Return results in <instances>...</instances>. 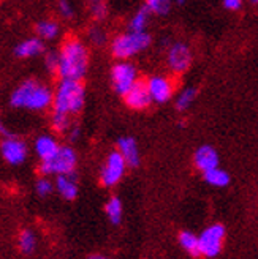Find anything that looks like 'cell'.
I'll return each mask as SVG.
<instances>
[{
	"label": "cell",
	"mask_w": 258,
	"mask_h": 259,
	"mask_svg": "<svg viewBox=\"0 0 258 259\" xmlns=\"http://www.w3.org/2000/svg\"><path fill=\"white\" fill-rule=\"evenodd\" d=\"M166 63L173 73H184L192 63V51L186 43H173L166 54Z\"/></svg>",
	"instance_id": "10"
},
{
	"label": "cell",
	"mask_w": 258,
	"mask_h": 259,
	"mask_svg": "<svg viewBox=\"0 0 258 259\" xmlns=\"http://www.w3.org/2000/svg\"><path fill=\"white\" fill-rule=\"evenodd\" d=\"M124 100H125V105L135 111H143L152 103L146 82H141V81H138L130 90H128L124 95Z\"/></svg>",
	"instance_id": "12"
},
{
	"label": "cell",
	"mask_w": 258,
	"mask_h": 259,
	"mask_svg": "<svg viewBox=\"0 0 258 259\" xmlns=\"http://www.w3.org/2000/svg\"><path fill=\"white\" fill-rule=\"evenodd\" d=\"M138 82V71L128 60H119L111 68V84L119 95H125Z\"/></svg>",
	"instance_id": "6"
},
{
	"label": "cell",
	"mask_w": 258,
	"mask_h": 259,
	"mask_svg": "<svg viewBox=\"0 0 258 259\" xmlns=\"http://www.w3.org/2000/svg\"><path fill=\"white\" fill-rule=\"evenodd\" d=\"M197 89L193 87H186L184 90H180V94L176 98V108L179 111H186L192 106V103L197 98Z\"/></svg>",
	"instance_id": "22"
},
{
	"label": "cell",
	"mask_w": 258,
	"mask_h": 259,
	"mask_svg": "<svg viewBox=\"0 0 258 259\" xmlns=\"http://www.w3.org/2000/svg\"><path fill=\"white\" fill-rule=\"evenodd\" d=\"M54 90L46 84L35 79H27L21 82L10 97V105L18 109L27 111H46L53 106Z\"/></svg>",
	"instance_id": "2"
},
{
	"label": "cell",
	"mask_w": 258,
	"mask_h": 259,
	"mask_svg": "<svg viewBox=\"0 0 258 259\" xmlns=\"http://www.w3.org/2000/svg\"><path fill=\"white\" fill-rule=\"evenodd\" d=\"M118 150L127 161V166L136 167L139 164V150L136 141L130 136H124L118 141Z\"/></svg>",
	"instance_id": "15"
},
{
	"label": "cell",
	"mask_w": 258,
	"mask_h": 259,
	"mask_svg": "<svg viewBox=\"0 0 258 259\" xmlns=\"http://www.w3.org/2000/svg\"><path fill=\"white\" fill-rule=\"evenodd\" d=\"M59 142L54 136L51 135H42L35 139V144H33V149H35V153L36 157L40 158L42 161L45 160H49L53 155L59 150Z\"/></svg>",
	"instance_id": "14"
},
{
	"label": "cell",
	"mask_w": 258,
	"mask_h": 259,
	"mask_svg": "<svg viewBox=\"0 0 258 259\" xmlns=\"http://www.w3.org/2000/svg\"><path fill=\"white\" fill-rule=\"evenodd\" d=\"M105 210H106L108 218L111 220V223H114V225H119L121 223V218H122V202H121L119 198H116V196L111 198L106 202Z\"/></svg>",
	"instance_id": "23"
},
{
	"label": "cell",
	"mask_w": 258,
	"mask_h": 259,
	"mask_svg": "<svg viewBox=\"0 0 258 259\" xmlns=\"http://www.w3.org/2000/svg\"><path fill=\"white\" fill-rule=\"evenodd\" d=\"M89 68V51L76 36H70L62 43L59 51L57 76L60 79L81 81Z\"/></svg>",
	"instance_id": "1"
},
{
	"label": "cell",
	"mask_w": 258,
	"mask_h": 259,
	"mask_svg": "<svg viewBox=\"0 0 258 259\" xmlns=\"http://www.w3.org/2000/svg\"><path fill=\"white\" fill-rule=\"evenodd\" d=\"M19 248L22 253H32L35 248V236L30 231H22L19 236Z\"/></svg>",
	"instance_id": "27"
},
{
	"label": "cell",
	"mask_w": 258,
	"mask_h": 259,
	"mask_svg": "<svg viewBox=\"0 0 258 259\" xmlns=\"http://www.w3.org/2000/svg\"><path fill=\"white\" fill-rule=\"evenodd\" d=\"M35 190H36L38 194H40V196H48V194L53 193L54 185H53V182H51V180H48L46 177H43V179H38L36 180Z\"/></svg>",
	"instance_id": "28"
},
{
	"label": "cell",
	"mask_w": 258,
	"mask_h": 259,
	"mask_svg": "<svg viewBox=\"0 0 258 259\" xmlns=\"http://www.w3.org/2000/svg\"><path fill=\"white\" fill-rule=\"evenodd\" d=\"M222 4H224V7H225L227 10H230V11H236V10L241 8L242 0H222Z\"/></svg>",
	"instance_id": "31"
},
{
	"label": "cell",
	"mask_w": 258,
	"mask_h": 259,
	"mask_svg": "<svg viewBox=\"0 0 258 259\" xmlns=\"http://www.w3.org/2000/svg\"><path fill=\"white\" fill-rule=\"evenodd\" d=\"M43 49H45V45L42 38L33 36V38H27V40L21 41L15 48V54L19 59H30V57H36L38 54H42Z\"/></svg>",
	"instance_id": "17"
},
{
	"label": "cell",
	"mask_w": 258,
	"mask_h": 259,
	"mask_svg": "<svg viewBox=\"0 0 258 259\" xmlns=\"http://www.w3.org/2000/svg\"><path fill=\"white\" fill-rule=\"evenodd\" d=\"M35 32H36V36L42 38V40H54L59 35V24L51 19L40 21L36 24Z\"/></svg>",
	"instance_id": "19"
},
{
	"label": "cell",
	"mask_w": 258,
	"mask_h": 259,
	"mask_svg": "<svg viewBox=\"0 0 258 259\" xmlns=\"http://www.w3.org/2000/svg\"><path fill=\"white\" fill-rule=\"evenodd\" d=\"M204 174V180L212 187H227L230 184V176L228 172H225L220 167H212V169L203 172Z\"/></svg>",
	"instance_id": "21"
},
{
	"label": "cell",
	"mask_w": 258,
	"mask_h": 259,
	"mask_svg": "<svg viewBox=\"0 0 258 259\" xmlns=\"http://www.w3.org/2000/svg\"><path fill=\"white\" fill-rule=\"evenodd\" d=\"M45 65L46 70L49 73H57V67H59V53H48L45 57Z\"/></svg>",
	"instance_id": "30"
},
{
	"label": "cell",
	"mask_w": 258,
	"mask_h": 259,
	"mask_svg": "<svg viewBox=\"0 0 258 259\" xmlns=\"http://www.w3.org/2000/svg\"><path fill=\"white\" fill-rule=\"evenodd\" d=\"M86 101V90L81 81L75 79H60L56 90H54V100H53V112L70 115L78 114Z\"/></svg>",
	"instance_id": "3"
},
{
	"label": "cell",
	"mask_w": 258,
	"mask_h": 259,
	"mask_svg": "<svg viewBox=\"0 0 258 259\" xmlns=\"http://www.w3.org/2000/svg\"><path fill=\"white\" fill-rule=\"evenodd\" d=\"M89 259H106V257H103V256H90Z\"/></svg>",
	"instance_id": "34"
},
{
	"label": "cell",
	"mask_w": 258,
	"mask_h": 259,
	"mask_svg": "<svg viewBox=\"0 0 258 259\" xmlns=\"http://www.w3.org/2000/svg\"><path fill=\"white\" fill-rule=\"evenodd\" d=\"M151 15H152V13L146 7L138 10L133 15V18L130 19V22H128V29H130L132 32H146Z\"/></svg>",
	"instance_id": "20"
},
{
	"label": "cell",
	"mask_w": 258,
	"mask_h": 259,
	"mask_svg": "<svg viewBox=\"0 0 258 259\" xmlns=\"http://www.w3.org/2000/svg\"><path fill=\"white\" fill-rule=\"evenodd\" d=\"M193 163H195V166L200 171L206 172V171L212 169V167L218 166V155H217L214 147L201 146L195 150V155H193Z\"/></svg>",
	"instance_id": "13"
},
{
	"label": "cell",
	"mask_w": 258,
	"mask_h": 259,
	"mask_svg": "<svg viewBox=\"0 0 258 259\" xmlns=\"http://www.w3.org/2000/svg\"><path fill=\"white\" fill-rule=\"evenodd\" d=\"M0 153H2V157L7 163H10L13 166H18V164L24 163L25 158H27L29 149L22 139L11 135V136H7L2 139Z\"/></svg>",
	"instance_id": "9"
},
{
	"label": "cell",
	"mask_w": 258,
	"mask_h": 259,
	"mask_svg": "<svg viewBox=\"0 0 258 259\" xmlns=\"http://www.w3.org/2000/svg\"><path fill=\"white\" fill-rule=\"evenodd\" d=\"M57 10H59V15L63 19H71L75 16V8H73L70 0H59Z\"/></svg>",
	"instance_id": "29"
},
{
	"label": "cell",
	"mask_w": 258,
	"mask_h": 259,
	"mask_svg": "<svg viewBox=\"0 0 258 259\" xmlns=\"http://www.w3.org/2000/svg\"><path fill=\"white\" fill-rule=\"evenodd\" d=\"M250 2H252V4H258V0H250Z\"/></svg>",
	"instance_id": "36"
},
{
	"label": "cell",
	"mask_w": 258,
	"mask_h": 259,
	"mask_svg": "<svg viewBox=\"0 0 258 259\" xmlns=\"http://www.w3.org/2000/svg\"><path fill=\"white\" fill-rule=\"evenodd\" d=\"M56 188L60 196L67 201H73L76 196H78V182H76V177L73 172L57 176Z\"/></svg>",
	"instance_id": "16"
},
{
	"label": "cell",
	"mask_w": 258,
	"mask_h": 259,
	"mask_svg": "<svg viewBox=\"0 0 258 259\" xmlns=\"http://www.w3.org/2000/svg\"><path fill=\"white\" fill-rule=\"evenodd\" d=\"M0 135H2L4 138H7V136H11V135H10V132L7 130V126L4 125V122H0Z\"/></svg>",
	"instance_id": "33"
},
{
	"label": "cell",
	"mask_w": 258,
	"mask_h": 259,
	"mask_svg": "<svg viewBox=\"0 0 258 259\" xmlns=\"http://www.w3.org/2000/svg\"><path fill=\"white\" fill-rule=\"evenodd\" d=\"M198 239H200L201 256L214 257L222 250V243L225 239V228L222 225H212L208 229H204Z\"/></svg>",
	"instance_id": "8"
},
{
	"label": "cell",
	"mask_w": 258,
	"mask_h": 259,
	"mask_svg": "<svg viewBox=\"0 0 258 259\" xmlns=\"http://www.w3.org/2000/svg\"><path fill=\"white\" fill-rule=\"evenodd\" d=\"M151 45V36L146 32H132L118 35L111 43V53L118 60H128L139 54Z\"/></svg>",
	"instance_id": "4"
},
{
	"label": "cell",
	"mask_w": 258,
	"mask_h": 259,
	"mask_svg": "<svg viewBox=\"0 0 258 259\" xmlns=\"http://www.w3.org/2000/svg\"><path fill=\"white\" fill-rule=\"evenodd\" d=\"M87 36H89V41L92 43V45H95V46L105 45L106 40H108L106 32L103 30L101 27H98V25H94V27H90L89 32H87Z\"/></svg>",
	"instance_id": "26"
},
{
	"label": "cell",
	"mask_w": 258,
	"mask_h": 259,
	"mask_svg": "<svg viewBox=\"0 0 258 259\" xmlns=\"http://www.w3.org/2000/svg\"><path fill=\"white\" fill-rule=\"evenodd\" d=\"M90 8V15L95 21H103L108 15V7L106 0H86Z\"/></svg>",
	"instance_id": "24"
},
{
	"label": "cell",
	"mask_w": 258,
	"mask_h": 259,
	"mask_svg": "<svg viewBox=\"0 0 258 259\" xmlns=\"http://www.w3.org/2000/svg\"><path fill=\"white\" fill-rule=\"evenodd\" d=\"M176 2H177L179 5H182V4H186V0H176Z\"/></svg>",
	"instance_id": "35"
},
{
	"label": "cell",
	"mask_w": 258,
	"mask_h": 259,
	"mask_svg": "<svg viewBox=\"0 0 258 259\" xmlns=\"http://www.w3.org/2000/svg\"><path fill=\"white\" fill-rule=\"evenodd\" d=\"M146 8L152 15L163 16L171 8V0H146Z\"/></svg>",
	"instance_id": "25"
},
{
	"label": "cell",
	"mask_w": 258,
	"mask_h": 259,
	"mask_svg": "<svg viewBox=\"0 0 258 259\" xmlns=\"http://www.w3.org/2000/svg\"><path fill=\"white\" fill-rule=\"evenodd\" d=\"M179 242H180V247H182L190 256H193V257L201 256L200 239L195 234H192V232H189V231H182L179 234Z\"/></svg>",
	"instance_id": "18"
},
{
	"label": "cell",
	"mask_w": 258,
	"mask_h": 259,
	"mask_svg": "<svg viewBox=\"0 0 258 259\" xmlns=\"http://www.w3.org/2000/svg\"><path fill=\"white\" fill-rule=\"evenodd\" d=\"M67 135H68V139H70V141H76V139L80 138L81 132H80V128H78V126H70V128L67 130Z\"/></svg>",
	"instance_id": "32"
},
{
	"label": "cell",
	"mask_w": 258,
	"mask_h": 259,
	"mask_svg": "<svg viewBox=\"0 0 258 259\" xmlns=\"http://www.w3.org/2000/svg\"><path fill=\"white\" fill-rule=\"evenodd\" d=\"M78 163V155L70 146H60L59 150L49 160L42 161L40 172L43 176H60L75 171Z\"/></svg>",
	"instance_id": "5"
},
{
	"label": "cell",
	"mask_w": 258,
	"mask_h": 259,
	"mask_svg": "<svg viewBox=\"0 0 258 259\" xmlns=\"http://www.w3.org/2000/svg\"><path fill=\"white\" fill-rule=\"evenodd\" d=\"M127 161L121 155L119 150H114L108 155V158L101 167L100 172V182L105 187H114L116 184L121 182V179L125 174Z\"/></svg>",
	"instance_id": "7"
},
{
	"label": "cell",
	"mask_w": 258,
	"mask_h": 259,
	"mask_svg": "<svg viewBox=\"0 0 258 259\" xmlns=\"http://www.w3.org/2000/svg\"><path fill=\"white\" fill-rule=\"evenodd\" d=\"M146 85L154 103H166L174 94V84L168 76H151Z\"/></svg>",
	"instance_id": "11"
}]
</instances>
